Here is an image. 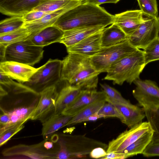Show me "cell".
<instances>
[{
  "mask_svg": "<svg viewBox=\"0 0 159 159\" xmlns=\"http://www.w3.org/2000/svg\"><path fill=\"white\" fill-rule=\"evenodd\" d=\"M145 110L148 121L153 131L152 140L159 141V107Z\"/></svg>",
  "mask_w": 159,
  "mask_h": 159,
  "instance_id": "4dcf8cb0",
  "label": "cell"
},
{
  "mask_svg": "<svg viewBox=\"0 0 159 159\" xmlns=\"http://www.w3.org/2000/svg\"><path fill=\"white\" fill-rule=\"evenodd\" d=\"M25 23L22 16H12L2 20L0 23V34L16 30L22 27Z\"/></svg>",
  "mask_w": 159,
  "mask_h": 159,
  "instance_id": "f1b7e54d",
  "label": "cell"
},
{
  "mask_svg": "<svg viewBox=\"0 0 159 159\" xmlns=\"http://www.w3.org/2000/svg\"><path fill=\"white\" fill-rule=\"evenodd\" d=\"M158 22L159 25V17H158Z\"/></svg>",
  "mask_w": 159,
  "mask_h": 159,
  "instance_id": "b9f144b4",
  "label": "cell"
},
{
  "mask_svg": "<svg viewBox=\"0 0 159 159\" xmlns=\"http://www.w3.org/2000/svg\"><path fill=\"white\" fill-rule=\"evenodd\" d=\"M83 2L80 0H41L32 10L52 12L63 8H72Z\"/></svg>",
  "mask_w": 159,
  "mask_h": 159,
  "instance_id": "d4e9b609",
  "label": "cell"
},
{
  "mask_svg": "<svg viewBox=\"0 0 159 159\" xmlns=\"http://www.w3.org/2000/svg\"><path fill=\"white\" fill-rule=\"evenodd\" d=\"M105 27L102 26L79 27L64 31L59 43L66 47L74 45L88 36L100 31Z\"/></svg>",
  "mask_w": 159,
  "mask_h": 159,
  "instance_id": "d6986e66",
  "label": "cell"
},
{
  "mask_svg": "<svg viewBox=\"0 0 159 159\" xmlns=\"http://www.w3.org/2000/svg\"><path fill=\"white\" fill-rule=\"evenodd\" d=\"M57 152L48 150L44 145V141L39 143L26 145L19 144L8 148L2 152L7 157L22 156L32 159H56Z\"/></svg>",
  "mask_w": 159,
  "mask_h": 159,
  "instance_id": "7c38bea8",
  "label": "cell"
},
{
  "mask_svg": "<svg viewBox=\"0 0 159 159\" xmlns=\"http://www.w3.org/2000/svg\"><path fill=\"white\" fill-rule=\"evenodd\" d=\"M72 117L62 114L53 115L43 123L42 135L43 138L48 139L55 132L65 126Z\"/></svg>",
  "mask_w": 159,
  "mask_h": 159,
  "instance_id": "cb8c5ba5",
  "label": "cell"
},
{
  "mask_svg": "<svg viewBox=\"0 0 159 159\" xmlns=\"http://www.w3.org/2000/svg\"><path fill=\"white\" fill-rule=\"evenodd\" d=\"M71 9L63 8L51 12L39 19L25 23L23 26L31 34H35L47 27L53 26L61 15Z\"/></svg>",
  "mask_w": 159,
  "mask_h": 159,
  "instance_id": "44dd1931",
  "label": "cell"
},
{
  "mask_svg": "<svg viewBox=\"0 0 159 159\" xmlns=\"http://www.w3.org/2000/svg\"><path fill=\"white\" fill-rule=\"evenodd\" d=\"M82 89L69 84L63 87L59 93L53 115L61 114L66 107L75 100Z\"/></svg>",
  "mask_w": 159,
  "mask_h": 159,
  "instance_id": "7402d4cb",
  "label": "cell"
},
{
  "mask_svg": "<svg viewBox=\"0 0 159 159\" xmlns=\"http://www.w3.org/2000/svg\"><path fill=\"white\" fill-rule=\"evenodd\" d=\"M143 15L148 18H158L157 0H137Z\"/></svg>",
  "mask_w": 159,
  "mask_h": 159,
  "instance_id": "1f68e13d",
  "label": "cell"
},
{
  "mask_svg": "<svg viewBox=\"0 0 159 159\" xmlns=\"http://www.w3.org/2000/svg\"><path fill=\"white\" fill-rule=\"evenodd\" d=\"M102 30L88 36L74 45L66 47L67 52L79 54L89 57L94 56L102 48Z\"/></svg>",
  "mask_w": 159,
  "mask_h": 159,
  "instance_id": "e0dca14e",
  "label": "cell"
},
{
  "mask_svg": "<svg viewBox=\"0 0 159 159\" xmlns=\"http://www.w3.org/2000/svg\"><path fill=\"white\" fill-rule=\"evenodd\" d=\"M153 131L152 130L141 136L122 151L117 153L123 154L125 159L139 154H142L146 147L152 141Z\"/></svg>",
  "mask_w": 159,
  "mask_h": 159,
  "instance_id": "484cf974",
  "label": "cell"
},
{
  "mask_svg": "<svg viewBox=\"0 0 159 159\" xmlns=\"http://www.w3.org/2000/svg\"><path fill=\"white\" fill-rule=\"evenodd\" d=\"M113 17L104 8L83 2L61 15L53 25L63 31L79 27H106L113 23Z\"/></svg>",
  "mask_w": 159,
  "mask_h": 159,
  "instance_id": "6da1fadb",
  "label": "cell"
},
{
  "mask_svg": "<svg viewBox=\"0 0 159 159\" xmlns=\"http://www.w3.org/2000/svg\"><path fill=\"white\" fill-rule=\"evenodd\" d=\"M39 94L38 104L30 119L38 120L43 123L54 115L59 93L56 86H53L46 89Z\"/></svg>",
  "mask_w": 159,
  "mask_h": 159,
  "instance_id": "30bf717a",
  "label": "cell"
},
{
  "mask_svg": "<svg viewBox=\"0 0 159 159\" xmlns=\"http://www.w3.org/2000/svg\"><path fill=\"white\" fill-rule=\"evenodd\" d=\"M51 12L32 10L22 16L25 23L28 22L39 19Z\"/></svg>",
  "mask_w": 159,
  "mask_h": 159,
  "instance_id": "8d00e7d4",
  "label": "cell"
},
{
  "mask_svg": "<svg viewBox=\"0 0 159 159\" xmlns=\"http://www.w3.org/2000/svg\"><path fill=\"white\" fill-rule=\"evenodd\" d=\"M62 66V60L49 59L38 68L28 81L23 84L40 93L48 87L56 86L61 81Z\"/></svg>",
  "mask_w": 159,
  "mask_h": 159,
  "instance_id": "5b68a950",
  "label": "cell"
},
{
  "mask_svg": "<svg viewBox=\"0 0 159 159\" xmlns=\"http://www.w3.org/2000/svg\"><path fill=\"white\" fill-rule=\"evenodd\" d=\"M121 133L109 142L107 153H118L127 148L141 136L152 130L148 121L142 122Z\"/></svg>",
  "mask_w": 159,
  "mask_h": 159,
  "instance_id": "9c48e42d",
  "label": "cell"
},
{
  "mask_svg": "<svg viewBox=\"0 0 159 159\" xmlns=\"http://www.w3.org/2000/svg\"><path fill=\"white\" fill-rule=\"evenodd\" d=\"M138 49L132 46L128 39L114 46L102 48L97 53L90 57L91 62L98 72L100 73L107 72L114 62Z\"/></svg>",
  "mask_w": 159,
  "mask_h": 159,
  "instance_id": "52a82bcc",
  "label": "cell"
},
{
  "mask_svg": "<svg viewBox=\"0 0 159 159\" xmlns=\"http://www.w3.org/2000/svg\"><path fill=\"white\" fill-rule=\"evenodd\" d=\"M100 117L97 113V112L92 115L89 116L87 120L86 121H94L100 118Z\"/></svg>",
  "mask_w": 159,
  "mask_h": 159,
  "instance_id": "60d3db41",
  "label": "cell"
},
{
  "mask_svg": "<svg viewBox=\"0 0 159 159\" xmlns=\"http://www.w3.org/2000/svg\"><path fill=\"white\" fill-rule=\"evenodd\" d=\"M101 159H125L124 155L120 153L111 152L107 153L104 157Z\"/></svg>",
  "mask_w": 159,
  "mask_h": 159,
  "instance_id": "ab89813d",
  "label": "cell"
},
{
  "mask_svg": "<svg viewBox=\"0 0 159 159\" xmlns=\"http://www.w3.org/2000/svg\"><path fill=\"white\" fill-rule=\"evenodd\" d=\"M133 83L136 87L132 94L139 106L145 110L159 107V87L155 81L139 78Z\"/></svg>",
  "mask_w": 159,
  "mask_h": 159,
  "instance_id": "ba28073f",
  "label": "cell"
},
{
  "mask_svg": "<svg viewBox=\"0 0 159 159\" xmlns=\"http://www.w3.org/2000/svg\"><path fill=\"white\" fill-rule=\"evenodd\" d=\"M57 159L81 158L89 155L97 147L107 149L108 145L84 135H64L57 142Z\"/></svg>",
  "mask_w": 159,
  "mask_h": 159,
  "instance_id": "277c9868",
  "label": "cell"
},
{
  "mask_svg": "<svg viewBox=\"0 0 159 159\" xmlns=\"http://www.w3.org/2000/svg\"><path fill=\"white\" fill-rule=\"evenodd\" d=\"M64 31L54 25L47 27L29 37L34 45L43 47L55 43H59Z\"/></svg>",
  "mask_w": 159,
  "mask_h": 159,
  "instance_id": "ffe728a7",
  "label": "cell"
},
{
  "mask_svg": "<svg viewBox=\"0 0 159 159\" xmlns=\"http://www.w3.org/2000/svg\"><path fill=\"white\" fill-rule=\"evenodd\" d=\"M81 0L84 2V1H85V0Z\"/></svg>",
  "mask_w": 159,
  "mask_h": 159,
  "instance_id": "7bdbcfd3",
  "label": "cell"
},
{
  "mask_svg": "<svg viewBox=\"0 0 159 159\" xmlns=\"http://www.w3.org/2000/svg\"><path fill=\"white\" fill-rule=\"evenodd\" d=\"M25 123L22 122L0 129V146L3 145L13 136L21 130Z\"/></svg>",
  "mask_w": 159,
  "mask_h": 159,
  "instance_id": "d6a6232c",
  "label": "cell"
},
{
  "mask_svg": "<svg viewBox=\"0 0 159 159\" xmlns=\"http://www.w3.org/2000/svg\"><path fill=\"white\" fill-rule=\"evenodd\" d=\"M140 10H128L114 16L113 22L128 37L135 31L145 20Z\"/></svg>",
  "mask_w": 159,
  "mask_h": 159,
  "instance_id": "5bb4252c",
  "label": "cell"
},
{
  "mask_svg": "<svg viewBox=\"0 0 159 159\" xmlns=\"http://www.w3.org/2000/svg\"><path fill=\"white\" fill-rule=\"evenodd\" d=\"M103 91L107 95V98L121 103L130 105L129 101L124 98L121 94L116 89L106 84H100Z\"/></svg>",
  "mask_w": 159,
  "mask_h": 159,
  "instance_id": "e575fe53",
  "label": "cell"
},
{
  "mask_svg": "<svg viewBox=\"0 0 159 159\" xmlns=\"http://www.w3.org/2000/svg\"><path fill=\"white\" fill-rule=\"evenodd\" d=\"M61 81L81 89H95L100 73L92 66L90 58L79 54L70 53L62 60Z\"/></svg>",
  "mask_w": 159,
  "mask_h": 159,
  "instance_id": "7a4b0ae2",
  "label": "cell"
},
{
  "mask_svg": "<svg viewBox=\"0 0 159 159\" xmlns=\"http://www.w3.org/2000/svg\"><path fill=\"white\" fill-rule=\"evenodd\" d=\"M41 0H0V11L10 16H23L36 7Z\"/></svg>",
  "mask_w": 159,
  "mask_h": 159,
  "instance_id": "ac0fdd59",
  "label": "cell"
},
{
  "mask_svg": "<svg viewBox=\"0 0 159 159\" xmlns=\"http://www.w3.org/2000/svg\"><path fill=\"white\" fill-rule=\"evenodd\" d=\"M106 102L105 100H101L89 105L73 116L65 126L86 121L87 119L97 112Z\"/></svg>",
  "mask_w": 159,
  "mask_h": 159,
  "instance_id": "83f0119b",
  "label": "cell"
},
{
  "mask_svg": "<svg viewBox=\"0 0 159 159\" xmlns=\"http://www.w3.org/2000/svg\"><path fill=\"white\" fill-rule=\"evenodd\" d=\"M106 102L97 112L100 118L115 117L119 119L122 122L124 120V118L119 111L112 103L109 102Z\"/></svg>",
  "mask_w": 159,
  "mask_h": 159,
  "instance_id": "836d02e7",
  "label": "cell"
},
{
  "mask_svg": "<svg viewBox=\"0 0 159 159\" xmlns=\"http://www.w3.org/2000/svg\"><path fill=\"white\" fill-rule=\"evenodd\" d=\"M159 33L158 18L147 17L128 39L134 47L143 49L159 35Z\"/></svg>",
  "mask_w": 159,
  "mask_h": 159,
  "instance_id": "8fae6325",
  "label": "cell"
},
{
  "mask_svg": "<svg viewBox=\"0 0 159 159\" xmlns=\"http://www.w3.org/2000/svg\"><path fill=\"white\" fill-rule=\"evenodd\" d=\"M142 154L146 157L159 156V141L152 140Z\"/></svg>",
  "mask_w": 159,
  "mask_h": 159,
  "instance_id": "d590c367",
  "label": "cell"
},
{
  "mask_svg": "<svg viewBox=\"0 0 159 159\" xmlns=\"http://www.w3.org/2000/svg\"><path fill=\"white\" fill-rule=\"evenodd\" d=\"M128 39L125 34L116 24L113 23L109 27L104 28L102 31V48L114 46Z\"/></svg>",
  "mask_w": 159,
  "mask_h": 159,
  "instance_id": "603a6c76",
  "label": "cell"
},
{
  "mask_svg": "<svg viewBox=\"0 0 159 159\" xmlns=\"http://www.w3.org/2000/svg\"><path fill=\"white\" fill-rule=\"evenodd\" d=\"M120 0H85L84 2L89 3L99 6L105 3H116Z\"/></svg>",
  "mask_w": 159,
  "mask_h": 159,
  "instance_id": "f35d334b",
  "label": "cell"
},
{
  "mask_svg": "<svg viewBox=\"0 0 159 159\" xmlns=\"http://www.w3.org/2000/svg\"><path fill=\"white\" fill-rule=\"evenodd\" d=\"M107 96L103 91L95 89H82L75 100L64 109L63 115L73 116L89 105L98 101L106 100Z\"/></svg>",
  "mask_w": 159,
  "mask_h": 159,
  "instance_id": "4fadbf2b",
  "label": "cell"
},
{
  "mask_svg": "<svg viewBox=\"0 0 159 159\" xmlns=\"http://www.w3.org/2000/svg\"><path fill=\"white\" fill-rule=\"evenodd\" d=\"M38 69L14 61H5L0 63V73L22 84L28 81Z\"/></svg>",
  "mask_w": 159,
  "mask_h": 159,
  "instance_id": "9a60e30c",
  "label": "cell"
},
{
  "mask_svg": "<svg viewBox=\"0 0 159 159\" xmlns=\"http://www.w3.org/2000/svg\"><path fill=\"white\" fill-rule=\"evenodd\" d=\"M146 66L143 51L138 49L112 63L103 80H111L114 84L122 85L125 82L130 84L140 78Z\"/></svg>",
  "mask_w": 159,
  "mask_h": 159,
  "instance_id": "3957f363",
  "label": "cell"
},
{
  "mask_svg": "<svg viewBox=\"0 0 159 159\" xmlns=\"http://www.w3.org/2000/svg\"><path fill=\"white\" fill-rule=\"evenodd\" d=\"M143 49L146 65L159 60V35Z\"/></svg>",
  "mask_w": 159,
  "mask_h": 159,
  "instance_id": "f546056e",
  "label": "cell"
},
{
  "mask_svg": "<svg viewBox=\"0 0 159 159\" xmlns=\"http://www.w3.org/2000/svg\"><path fill=\"white\" fill-rule=\"evenodd\" d=\"M105 150L102 147L96 148L91 151L89 154V156L92 158H101L107 154V153Z\"/></svg>",
  "mask_w": 159,
  "mask_h": 159,
  "instance_id": "74e56055",
  "label": "cell"
},
{
  "mask_svg": "<svg viewBox=\"0 0 159 159\" xmlns=\"http://www.w3.org/2000/svg\"><path fill=\"white\" fill-rule=\"evenodd\" d=\"M31 34L22 26L13 31L0 34V46L6 47L11 44L26 40Z\"/></svg>",
  "mask_w": 159,
  "mask_h": 159,
  "instance_id": "4316f807",
  "label": "cell"
},
{
  "mask_svg": "<svg viewBox=\"0 0 159 159\" xmlns=\"http://www.w3.org/2000/svg\"><path fill=\"white\" fill-rule=\"evenodd\" d=\"M106 101L112 103L118 109L124 118L122 123L129 128L142 122L146 116L145 109L139 105L127 104L107 98Z\"/></svg>",
  "mask_w": 159,
  "mask_h": 159,
  "instance_id": "2e32d148",
  "label": "cell"
},
{
  "mask_svg": "<svg viewBox=\"0 0 159 159\" xmlns=\"http://www.w3.org/2000/svg\"><path fill=\"white\" fill-rule=\"evenodd\" d=\"M29 37L7 46L2 61H14L32 66L39 62L43 57V47L34 44Z\"/></svg>",
  "mask_w": 159,
  "mask_h": 159,
  "instance_id": "8992f818",
  "label": "cell"
}]
</instances>
